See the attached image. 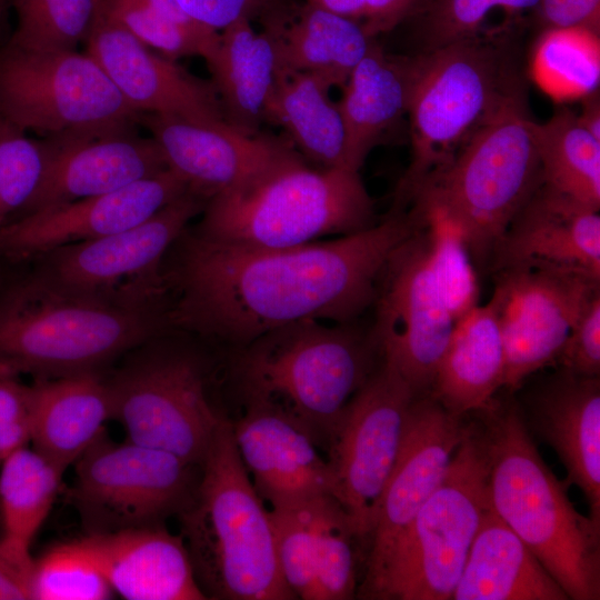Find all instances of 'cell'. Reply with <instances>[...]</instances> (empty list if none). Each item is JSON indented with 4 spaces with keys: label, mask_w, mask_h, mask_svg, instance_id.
Returning <instances> with one entry per match:
<instances>
[{
    "label": "cell",
    "mask_w": 600,
    "mask_h": 600,
    "mask_svg": "<svg viewBox=\"0 0 600 600\" xmlns=\"http://www.w3.org/2000/svg\"><path fill=\"white\" fill-rule=\"evenodd\" d=\"M413 230L408 212L391 211L337 239L258 249L187 228L162 266L171 329L243 348L300 320L352 322L373 304L388 258Z\"/></svg>",
    "instance_id": "1"
},
{
    "label": "cell",
    "mask_w": 600,
    "mask_h": 600,
    "mask_svg": "<svg viewBox=\"0 0 600 600\" xmlns=\"http://www.w3.org/2000/svg\"><path fill=\"white\" fill-rule=\"evenodd\" d=\"M170 330L169 300L83 294L30 270L0 288V376L102 373L120 356Z\"/></svg>",
    "instance_id": "2"
},
{
    "label": "cell",
    "mask_w": 600,
    "mask_h": 600,
    "mask_svg": "<svg viewBox=\"0 0 600 600\" xmlns=\"http://www.w3.org/2000/svg\"><path fill=\"white\" fill-rule=\"evenodd\" d=\"M200 467L177 516L207 598L296 599L280 570L270 510L241 460L231 421L221 418Z\"/></svg>",
    "instance_id": "3"
},
{
    "label": "cell",
    "mask_w": 600,
    "mask_h": 600,
    "mask_svg": "<svg viewBox=\"0 0 600 600\" xmlns=\"http://www.w3.org/2000/svg\"><path fill=\"white\" fill-rule=\"evenodd\" d=\"M482 433L490 504L570 600L600 599V523L580 513L541 458L519 407L491 401Z\"/></svg>",
    "instance_id": "4"
},
{
    "label": "cell",
    "mask_w": 600,
    "mask_h": 600,
    "mask_svg": "<svg viewBox=\"0 0 600 600\" xmlns=\"http://www.w3.org/2000/svg\"><path fill=\"white\" fill-rule=\"evenodd\" d=\"M201 213L193 229L200 236L258 249L293 248L376 223L359 171L309 166L293 147L212 196Z\"/></svg>",
    "instance_id": "5"
},
{
    "label": "cell",
    "mask_w": 600,
    "mask_h": 600,
    "mask_svg": "<svg viewBox=\"0 0 600 600\" xmlns=\"http://www.w3.org/2000/svg\"><path fill=\"white\" fill-rule=\"evenodd\" d=\"M516 58L507 40L484 34L411 57V161L392 211L404 210L421 184L443 169L484 121L524 93Z\"/></svg>",
    "instance_id": "6"
},
{
    "label": "cell",
    "mask_w": 600,
    "mask_h": 600,
    "mask_svg": "<svg viewBox=\"0 0 600 600\" xmlns=\"http://www.w3.org/2000/svg\"><path fill=\"white\" fill-rule=\"evenodd\" d=\"M238 373L248 402L272 407L329 443L380 356L370 334L352 322L316 319L271 330L246 347Z\"/></svg>",
    "instance_id": "7"
},
{
    "label": "cell",
    "mask_w": 600,
    "mask_h": 600,
    "mask_svg": "<svg viewBox=\"0 0 600 600\" xmlns=\"http://www.w3.org/2000/svg\"><path fill=\"white\" fill-rule=\"evenodd\" d=\"M532 121L524 93L510 99L411 199L438 204L459 224L476 268L490 267L509 223L543 182Z\"/></svg>",
    "instance_id": "8"
},
{
    "label": "cell",
    "mask_w": 600,
    "mask_h": 600,
    "mask_svg": "<svg viewBox=\"0 0 600 600\" xmlns=\"http://www.w3.org/2000/svg\"><path fill=\"white\" fill-rule=\"evenodd\" d=\"M490 506L484 437L470 423L442 481L418 511L379 599H452Z\"/></svg>",
    "instance_id": "9"
},
{
    "label": "cell",
    "mask_w": 600,
    "mask_h": 600,
    "mask_svg": "<svg viewBox=\"0 0 600 600\" xmlns=\"http://www.w3.org/2000/svg\"><path fill=\"white\" fill-rule=\"evenodd\" d=\"M0 116L43 138L132 128L141 113L86 52L0 46Z\"/></svg>",
    "instance_id": "10"
},
{
    "label": "cell",
    "mask_w": 600,
    "mask_h": 600,
    "mask_svg": "<svg viewBox=\"0 0 600 600\" xmlns=\"http://www.w3.org/2000/svg\"><path fill=\"white\" fill-rule=\"evenodd\" d=\"M157 337L107 378L112 419L127 440L200 466L221 418L211 407L199 362L164 349Z\"/></svg>",
    "instance_id": "11"
},
{
    "label": "cell",
    "mask_w": 600,
    "mask_h": 600,
    "mask_svg": "<svg viewBox=\"0 0 600 600\" xmlns=\"http://www.w3.org/2000/svg\"><path fill=\"white\" fill-rule=\"evenodd\" d=\"M64 492L88 534L162 526L178 514L194 486V464L104 431L73 463Z\"/></svg>",
    "instance_id": "12"
},
{
    "label": "cell",
    "mask_w": 600,
    "mask_h": 600,
    "mask_svg": "<svg viewBox=\"0 0 600 600\" xmlns=\"http://www.w3.org/2000/svg\"><path fill=\"white\" fill-rule=\"evenodd\" d=\"M207 201L189 189L147 220L96 240L57 248L32 261L31 270L83 294L138 302L168 300L164 258Z\"/></svg>",
    "instance_id": "13"
},
{
    "label": "cell",
    "mask_w": 600,
    "mask_h": 600,
    "mask_svg": "<svg viewBox=\"0 0 600 600\" xmlns=\"http://www.w3.org/2000/svg\"><path fill=\"white\" fill-rule=\"evenodd\" d=\"M416 397L396 368L381 360L347 406L328 443L332 496L359 540L369 539L374 527Z\"/></svg>",
    "instance_id": "14"
},
{
    "label": "cell",
    "mask_w": 600,
    "mask_h": 600,
    "mask_svg": "<svg viewBox=\"0 0 600 600\" xmlns=\"http://www.w3.org/2000/svg\"><path fill=\"white\" fill-rule=\"evenodd\" d=\"M373 304L371 336L382 361L396 368L417 397L428 394L456 319L438 286L419 227L388 258Z\"/></svg>",
    "instance_id": "15"
},
{
    "label": "cell",
    "mask_w": 600,
    "mask_h": 600,
    "mask_svg": "<svg viewBox=\"0 0 600 600\" xmlns=\"http://www.w3.org/2000/svg\"><path fill=\"white\" fill-rule=\"evenodd\" d=\"M470 423L429 393L411 403L401 448L369 537L359 594L379 599L399 549L422 504L440 484Z\"/></svg>",
    "instance_id": "16"
},
{
    "label": "cell",
    "mask_w": 600,
    "mask_h": 600,
    "mask_svg": "<svg viewBox=\"0 0 600 600\" xmlns=\"http://www.w3.org/2000/svg\"><path fill=\"white\" fill-rule=\"evenodd\" d=\"M493 301L504 348L502 388L556 362L600 280L559 269L518 267L493 272Z\"/></svg>",
    "instance_id": "17"
},
{
    "label": "cell",
    "mask_w": 600,
    "mask_h": 600,
    "mask_svg": "<svg viewBox=\"0 0 600 600\" xmlns=\"http://www.w3.org/2000/svg\"><path fill=\"white\" fill-rule=\"evenodd\" d=\"M187 190V182L167 169L114 191L38 210L0 231V262H32L57 248L131 228Z\"/></svg>",
    "instance_id": "18"
},
{
    "label": "cell",
    "mask_w": 600,
    "mask_h": 600,
    "mask_svg": "<svg viewBox=\"0 0 600 600\" xmlns=\"http://www.w3.org/2000/svg\"><path fill=\"white\" fill-rule=\"evenodd\" d=\"M86 44V52L139 113L192 121L224 120L211 81L157 54L99 7Z\"/></svg>",
    "instance_id": "19"
},
{
    "label": "cell",
    "mask_w": 600,
    "mask_h": 600,
    "mask_svg": "<svg viewBox=\"0 0 600 600\" xmlns=\"http://www.w3.org/2000/svg\"><path fill=\"white\" fill-rule=\"evenodd\" d=\"M282 577L296 599L347 600L357 594V539L332 494L269 509Z\"/></svg>",
    "instance_id": "20"
},
{
    "label": "cell",
    "mask_w": 600,
    "mask_h": 600,
    "mask_svg": "<svg viewBox=\"0 0 600 600\" xmlns=\"http://www.w3.org/2000/svg\"><path fill=\"white\" fill-rule=\"evenodd\" d=\"M44 141L46 172L26 216L114 191L169 169L156 140L137 134L132 128Z\"/></svg>",
    "instance_id": "21"
},
{
    "label": "cell",
    "mask_w": 600,
    "mask_h": 600,
    "mask_svg": "<svg viewBox=\"0 0 600 600\" xmlns=\"http://www.w3.org/2000/svg\"><path fill=\"white\" fill-rule=\"evenodd\" d=\"M139 122L160 147L168 168L208 200L256 174L292 147L288 139L248 134L226 120L143 113Z\"/></svg>",
    "instance_id": "22"
},
{
    "label": "cell",
    "mask_w": 600,
    "mask_h": 600,
    "mask_svg": "<svg viewBox=\"0 0 600 600\" xmlns=\"http://www.w3.org/2000/svg\"><path fill=\"white\" fill-rule=\"evenodd\" d=\"M536 267L600 280L599 210L543 183L518 211L497 244L493 272Z\"/></svg>",
    "instance_id": "23"
},
{
    "label": "cell",
    "mask_w": 600,
    "mask_h": 600,
    "mask_svg": "<svg viewBox=\"0 0 600 600\" xmlns=\"http://www.w3.org/2000/svg\"><path fill=\"white\" fill-rule=\"evenodd\" d=\"M232 429L241 460L270 509L332 494L328 459L320 454L309 431L287 414L248 402Z\"/></svg>",
    "instance_id": "24"
},
{
    "label": "cell",
    "mask_w": 600,
    "mask_h": 600,
    "mask_svg": "<svg viewBox=\"0 0 600 600\" xmlns=\"http://www.w3.org/2000/svg\"><path fill=\"white\" fill-rule=\"evenodd\" d=\"M528 423L557 453L600 523V379L560 369L528 400Z\"/></svg>",
    "instance_id": "25"
},
{
    "label": "cell",
    "mask_w": 600,
    "mask_h": 600,
    "mask_svg": "<svg viewBox=\"0 0 600 600\" xmlns=\"http://www.w3.org/2000/svg\"><path fill=\"white\" fill-rule=\"evenodd\" d=\"M80 540L113 592L124 599H207L181 534L163 526L88 534Z\"/></svg>",
    "instance_id": "26"
},
{
    "label": "cell",
    "mask_w": 600,
    "mask_h": 600,
    "mask_svg": "<svg viewBox=\"0 0 600 600\" xmlns=\"http://www.w3.org/2000/svg\"><path fill=\"white\" fill-rule=\"evenodd\" d=\"M33 390V449L62 468L68 467L106 431L112 419L111 396L102 373L37 379Z\"/></svg>",
    "instance_id": "27"
},
{
    "label": "cell",
    "mask_w": 600,
    "mask_h": 600,
    "mask_svg": "<svg viewBox=\"0 0 600 600\" xmlns=\"http://www.w3.org/2000/svg\"><path fill=\"white\" fill-rule=\"evenodd\" d=\"M504 348L497 308L490 299L454 324L429 394L463 417L484 409L502 388Z\"/></svg>",
    "instance_id": "28"
},
{
    "label": "cell",
    "mask_w": 600,
    "mask_h": 600,
    "mask_svg": "<svg viewBox=\"0 0 600 600\" xmlns=\"http://www.w3.org/2000/svg\"><path fill=\"white\" fill-rule=\"evenodd\" d=\"M453 600H569L528 546L489 508Z\"/></svg>",
    "instance_id": "29"
},
{
    "label": "cell",
    "mask_w": 600,
    "mask_h": 600,
    "mask_svg": "<svg viewBox=\"0 0 600 600\" xmlns=\"http://www.w3.org/2000/svg\"><path fill=\"white\" fill-rule=\"evenodd\" d=\"M207 64L224 120L244 133H259L280 69L273 29L257 32L249 20L228 26Z\"/></svg>",
    "instance_id": "30"
},
{
    "label": "cell",
    "mask_w": 600,
    "mask_h": 600,
    "mask_svg": "<svg viewBox=\"0 0 600 600\" xmlns=\"http://www.w3.org/2000/svg\"><path fill=\"white\" fill-rule=\"evenodd\" d=\"M411 57H392L373 41L342 86L346 167L359 171L370 151L407 114Z\"/></svg>",
    "instance_id": "31"
},
{
    "label": "cell",
    "mask_w": 600,
    "mask_h": 600,
    "mask_svg": "<svg viewBox=\"0 0 600 600\" xmlns=\"http://www.w3.org/2000/svg\"><path fill=\"white\" fill-rule=\"evenodd\" d=\"M329 91L320 79L280 66L266 121L280 126L306 160L320 168H347L344 123Z\"/></svg>",
    "instance_id": "32"
},
{
    "label": "cell",
    "mask_w": 600,
    "mask_h": 600,
    "mask_svg": "<svg viewBox=\"0 0 600 600\" xmlns=\"http://www.w3.org/2000/svg\"><path fill=\"white\" fill-rule=\"evenodd\" d=\"M282 68L342 88L373 43L358 22L307 2L287 27L272 24Z\"/></svg>",
    "instance_id": "33"
},
{
    "label": "cell",
    "mask_w": 600,
    "mask_h": 600,
    "mask_svg": "<svg viewBox=\"0 0 600 600\" xmlns=\"http://www.w3.org/2000/svg\"><path fill=\"white\" fill-rule=\"evenodd\" d=\"M64 471L28 447L0 464V547L30 573L31 543L52 508Z\"/></svg>",
    "instance_id": "34"
},
{
    "label": "cell",
    "mask_w": 600,
    "mask_h": 600,
    "mask_svg": "<svg viewBox=\"0 0 600 600\" xmlns=\"http://www.w3.org/2000/svg\"><path fill=\"white\" fill-rule=\"evenodd\" d=\"M542 183L596 210L600 208V140L569 109L532 121Z\"/></svg>",
    "instance_id": "35"
},
{
    "label": "cell",
    "mask_w": 600,
    "mask_h": 600,
    "mask_svg": "<svg viewBox=\"0 0 600 600\" xmlns=\"http://www.w3.org/2000/svg\"><path fill=\"white\" fill-rule=\"evenodd\" d=\"M408 211L426 238L438 286L456 321L479 304L474 262L459 224L438 204L414 199Z\"/></svg>",
    "instance_id": "36"
},
{
    "label": "cell",
    "mask_w": 600,
    "mask_h": 600,
    "mask_svg": "<svg viewBox=\"0 0 600 600\" xmlns=\"http://www.w3.org/2000/svg\"><path fill=\"white\" fill-rule=\"evenodd\" d=\"M536 79L550 94L587 97L599 87L598 33L583 28H550L534 52Z\"/></svg>",
    "instance_id": "37"
},
{
    "label": "cell",
    "mask_w": 600,
    "mask_h": 600,
    "mask_svg": "<svg viewBox=\"0 0 600 600\" xmlns=\"http://www.w3.org/2000/svg\"><path fill=\"white\" fill-rule=\"evenodd\" d=\"M99 0H8L17 24L9 43L37 51L72 50L86 41Z\"/></svg>",
    "instance_id": "38"
},
{
    "label": "cell",
    "mask_w": 600,
    "mask_h": 600,
    "mask_svg": "<svg viewBox=\"0 0 600 600\" xmlns=\"http://www.w3.org/2000/svg\"><path fill=\"white\" fill-rule=\"evenodd\" d=\"M98 7L142 43L172 60L198 56L208 62L217 52L219 31L176 22L143 0H99Z\"/></svg>",
    "instance_id": "39"
},
{
    "label": "cell",
    "mask_w": 600,
    "mask_h": 600,
    "mask_svg": "<svg viewBox=\"0 0 600 600\" xmlns=\"http://www.w3.org/2000/svg\"><path fill=\"white\" fill-rule=\"evenodd\" d=\"M30 599L104 600L113 590L81 540L50 548L33 560Z\"/></svg>",
    "instance_id": "40"
},
{
    "label": "cell",
    "mask_w": 600,
    "mask_h": 600,
    "mask_svg": "<svg viewBox=\"0 0 600 600\" xmlns=\"http://www.w3.org/2000/svg\"><path fill=\"white\" fill-rule=\"evenodd\" d=\"M48 160L44 139L0 116V231L23 218L36 197Z\"/></svg>",
    "instance_id": "41"
},
{
    "label": "cell",
    "mask_w": 600,
    "mask_h": 600,
    "mask_svg": "<svg viewBox=\"0 0 600 600\" xmlns=\"http://www.w3.org/2000/svg\"><path fill=\"white\" fill-rule=\"evenodd\" d=\"M539 0H427L420 18L421 51L481 36L487 18L496 10L517 14L536 10Z\"/></svg>",
    "instance_id": "42"
},
{
    "label": "cell",
    "mask_w": 600,
    "mask_h": 600,
    "mask_svg": "<svg viewBox=\"0 0 600 600\" xmlns=\"http://www.w3.org/2000/svg\"><path fill=\"white\" fill-rule=\"evenodd\" d=\"M32 414V386L0 376V464L31 441Z\"/></svg>",
    "instance_id": "43"
},
{
    "label": "cell",
    "mask_w": 600,
    "mask_h": 600,
    "mask_svg": "<svg viewBox=\"0 0 600 600\" xmlns=\"http://www.w3.org/2000/svg\"><path fill=\"white\" fill-rule=\"evenodd\" d=\"M561 369L584 376L600 374V291L587 302L557 358Z\"/></svg>",
    "instance_id": "44"
},
{
    "label": "cell",
    "mask_w": 600,
    "mask_h": 600,
    "mask_svg": "<svg viewBox=\"0 0 600 600\" xmlns=\"http://www.w3.org/2000/svg\"><path fill=\"white\" fill-rule=\"evenodd\" d=\"M427 0H307L358 22L374 37L416 16Z\"/></svg>",
    "instance_id": "45"
},
{
    "label": "cell",
    "mask_w": 600,
    "mask_h": 600,
    "mask_svg": "<svg viewBox=\"0 0 600 600\" xmlns=\"http://www.w3.org/2000/svg\"><path fill=\"white\" fill-rule=\"evenodd\" d=\"M271 0H177L182 10L198 23L221 31L239 21L262 13Z\"/></svg>",
    "instance_id": "46"
},
{
    "label": "cell",
    "mask_w": 600,
    "mask_h": 600,
    "mask_svg": "<svg viewBox=\"0 0 600 600\" xmlns=\"http://www.w3.org/2000/svg\"><path fill=\"white\" fill-rule=\"evenodd\" d=\"M534 11L546 29L583 28L599 34L600 0H539Z\"/></svg>",
    "instance_id": "47"
},
{
    "label": "cell",
    "mask_w": 600,
    "mask_h": 600,
    "mask_svg": "<svg viewBox=\"0 0 600 600\" xmlns=\"http://www.w3.org/2000/svg\"><path fill=\"white\" fill-rule=\"evenodd\" d=\"M30 572L14 562L0 547V599H30Z\"/></svg>",
    "instance_id": "48"
},
{
    "label": "cell",
    "mask_w": 600,
    "mask_h": 600,
    "mask_svg": "<svg viewBox=\"0 0 600 600\" xmlns=\"http://www.w3.org/2000/svg\"><path fill=\"white\" fill-rule=\"evenodd\" d=\"M580 123L600 140V101L598 91L584 97L583 108L578 114Z\"/></svg>",
    "instance_id": "49"
},
{
    "label": "cell",
    "mask_w": 600,
    "mask_h": 600,
    "mask_svg": "<svg viewBox=\"0 0 600 600\" xmlns=\"http://www.w3.org/2000/svg\"><path fill=\"white\" fill-rule=\"evenodd\" d=\"M8 8V0H0V10L3 13Z\"/></svg>",
    "instance_id": "50"
},
{
    "label": "cell",
    "mask_w": 600,
    "mask_h": 600,
    "mask_svg": "<svg viewBox=\"0 0 600 600\" xmlns=\"http://www.w3.org/2000/svg\"><path fill=\"white\" fill-rule=\"evenodd\" d=\"M1 262H0V288L2 287V284L4 283V281L7 280V278L4 277L3 272H2V269H1Z\"/></svg>",
    "instance_id": "51"
},
{
    "label": "cell",
    "mask_w": 600,
    "mask_h": 600,
    "mask_svg": "<svg viewBox=\"0 0 600 600\" xmlns=\"http://www.w3.org/2000/svg\"><path fill=\"white\" fill-rule=\"evenodd\" d=\"M1 16H2V12H1V10H0V17H1Z\"/></svg>",
    "instance_id": "52"
}]
</instances>
